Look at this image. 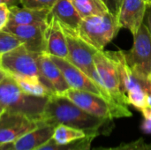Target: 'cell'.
I'll return each mask as SVG.
<instances>
[{"mask_svg":"<svg viewBox=\"0 0 151 150\" xmlns=\"http://www.w3.org/2000/svg\"><path fill=\"white\" fill-rule=\"evenodd\" d=\"M41 121L53 126H68L96 138L99 135H109L114 126L111 119L92 116L65 96L59 95L49 96Z\"/></svg>","mask_w":151,"mask_h":150,"instance_id":"1","label":"cell"},{"mask_svg":"<svg viewBox=\"0 0 151 150\" xmlns=\"http://www.w3.org/2000/svg\"><path fill=\"white\" fill-rule=\"evenodd\" d=\"M48 98L25 93L9 74L0 83V104L8 111L24 115L35 121H41Z\"/></svg>","mask_w":151,"mask_h":150,"instance_id":"2","label":"cell"},{"mask_svg":"<svg viewBox=\"0 0 151 150\" xmlns=\"http://www.w3.org/2000/svg\"><path fill=\"white\" fill-rule=\"evenodd\" d=\"M106 53L118 69L121 90L127 96L128 103L141 111L148 106L147 97L151 94V80L142 78L130 68L126 59V53L123 51H106Z\"/></svg>","mask_w":151,"mask_h":150,"instance_id":"3","label":"cell"},{"mask_svg":"<svg viewBox=\"0 0 151 150\" xmlns=\"http://www.w3.org/2000/svg\"><path fill=\"white\" fill-rule=\"evenodd\" d=\"M120 28L117 15L108 11L83 18L75 32L96 50H104L118 34Z\"/></svg>","mask_w":151,"mask_h":150,"instance_id":"4","label":"cell"},{"mask_svg":"<svg viewBox=\"0 0 151 150\" xmlns=\"http://www.w3.org/2000/svg\"><path fill=\"white\" fill-rule=\"evenodd\" d=\"M88 114L104 119L132 117L127 106L119 104L96 94L69 88L63 95Z\"/></svg>","mask_w":151,"mask_h":150,"instance_id":"5","label":"cell"},{"mask_svg":"<svg viewBox=\"0 0 151 150\" xmlns=\"http://www.w3.org/2000/svg\"><path fill=\"white\" fill-rule=\"evenodd\" d=\"M62 27L65 33L68 47V57L66 59L102 87L94 63V56L98 50L83 41L75 31L64 26Z\"/></svg>","mask_w":151,"mask_h":150,"instance_id":"6","label":"cell"},{"mask_svg":"<svg viewBox=\"0 0 151 150\" xmlns=\"http://www.w3.org/2000/svg\"><path fill=\"white\" fill-rule=\"evenodd\" d=\"M40 54L39 52L29 50L22 44L3 54L0 57V66L11 76L18 75L40 78L38 65Z\"/></svg>","mask_w":151,"mask_h":150,"instance_id":"7","label":"cell"},{"mask_svg":"<svg viewBox=\"0 0 151 150\" xmlns=\"http://www.w3.org/2000/svg\"><path fill=\"white\" fill-rule=\"evenodd\" d=\"M94 63L102 88L115 103L128 106L127 96L121 90L120 79L114 62L107 55L106 51L98 50L94 56Z\"/></svg>","mask_w":151,"mask_h":150,"instance_id":"8","label":"cell"},{"mask_svg":"<svg viewBox=\"0 0 151 150\" xmlns=\"http://www.w3.org/2000/svg\"><path fill=\"white\" fill-rule=\"evenodd\" d=\"M126 59L130 68L139 76L149 79L151 72V34L143 23L134 34V43Z\"/></svg>","mask_w":151,"mask_h":150,"instance_id":"9","label":"cell"},{"mask_svg":"<svg viewBox=\"0 0 151 150\" xmlns=\"http://www.w3.org/2000/svg\"><path fill=\"white\" fill-rule=\"evenodd\" d=\"M50 57L62 72L70 88L90 92L104 97L110 101H113L102 87H100L96 82H95L86 73H84L81 69L76 67L67 59L54 56Z\"/></svg>","mask_w":151,"mask_h":150,"instance_id":"10","label":"cell"},{"mask_svg":"<svg viewBox=\"0 0 151 150\" xmlns=\"http://www.w3.org/2000/svg\"><path fill=\"white\" fill-rule=\"evenodd\" d=\"M40 121L4 110L0 115V144L13 143L27 133L35 129Z\"/></svg>","mask_w":151,"mask_h":150,"instance_id":"11","label":"cell"},{"mask_svg":"<svg viewBox=\"0 0 151 150\" xmlns=\"http://www.w3.org/2000/svg\"><path fill=\"white\" fill-rule=\"evenodd\" d=\"M44 52L50 56L67 58L68 47L65 33L58 20L50 12L46 19L44 31Z\"/></svg>","mask_w":151,"mask_h":150,"instance_id":"12","label":"cell"},{"mask_svg":"<svg viewBox=\"0 0 151 150\" xmlns=\"http://www.w3.org/2000/svg\"><path fill=\"white\" fill-rule=\"evenodd\" d=\"M46 22L34 25H10L3 28L4 30L14 34L19 39L22 44L29 50L35 52H44V31Z\"/></svg>","mask_w":151,"mask_h":150,"instance_id":"13","label":"cell"},{"mask_svg":"<svg viewBox=\"0 0 151 150\" xmlns=\"http://www.w3.org/2000/svg\"><path fill=\"white\" fill-rule=\"evenodd\" d=\"M38 65L42 82L54 95H61L70 88L62 72L53 62L50 55L42 52L39 55Z\"/></svg>","mask_w":151,"mask_h":150,"instance_id":"14","label":"cell"},{"mask_svg":"<svg viewBox=\"0 0 151 150\" xmlns=\"http://www.w3.org/2000/svg\"><path fill=\"white\" fill-rule=\"evenodd\" d=\"M146 9V0H122L117 14L119 27L128 29L134 35L143 24Z\"/></svg>","mask_w":151,"mask_h":150,"instance_id":"15","label":"cell"},{"mask_svg":"<svg viewBox=\"0 0 151 150\" xmlns=\"http://www.w3.org/2000/svg\"><path fill=\"white\" fill-rule=\"evenodd\" d=\"M55 127L56 126L40 121L39 125L35 129L27 133L13 142L15 150L37 149L52 138Z\"/></svg>","mask_w":151,"mask_h":150,"instance_id":"16","label":"cell"},{"mask_svg":"<svg viewBox=\"0 0 151 150\" xmlns=\"http://www.w3.org/2000/svg\"><path fill=\"white\" fill-rule=\"evenodd\" d=\"M50 10H38L26 7H19L17 5L9 6L10 25H34L45 23Z\"/></svg>","mask_w":151,"mask_h":150,"instance_id":"17","label":"cell"},{"mask_svg":"<svg viewBox=\"0 0 151 150\" xmlns=\"http://www.w3.org/2000/svg\"><path fill=\"white\" fill-rule=\"evenodd\" d=\"M50 13L53 15L59 23L73 31H77L82 19L70 0H58Z\"/></svg>","mask_w":151,"mask_h":150,"instance_id":"18","label":"cell"},{"mask_svg":"<svg viewBox=\"0 0 151 150\" xmlns=\"http://www.w3.org/2000/svg\"><path fill=\"white\" fill-rule=\"evenodd\" d=\"M18 86L27 94L37 97H49L54 95L38 77L12 76Z\"/></svg>","mask_w":151,"mask_h":150,"instance_id":"19","label":"cell"},{"mask_svg":"<svg viewBox=\"0 0 151 150\" xmlns=\"http://www.w3.org/2000/svg\"><path fill=\"white\" fill-rule=\"evenodd\" d=\"M88 136L85 132L65 125L55 127L52 139L59 145H68Z\"/></svg>","mask_w":151,"mask_h":150,"instance_id":"20","label":"cell"},{"mask_svg":"<svg viewBox=\"0 0 151 150\" xmlns=\"http://www.w3.org/2000/svg\"><path fill=\"white\" fill-rule=\"evenodd\" d=\"M81 17L86 18L108 12L109 10L102 0H70Z\"/></svg>","mask_w":151,"mask_h":150,"instance_id":"21","label":"cell"},{"mask_svg":"<svg viewBox=\"0 0 151 150\" xmlns=\"http://www.w3.org/2000/svg\"><path fill=\"white\" fill-rule=\"evenodd\" d=\"M94 136H87L86 138L77 141L73 143L68 145H59L52 138L44 143L42 146L35 150H73L77 149H86L91 148V143L95 140Z\"/></svg>","mask_w":151,"mask_h":150,"instance_id":"22","label":"cell"},{"mask_svg":"<svg viewBox=\"0 0 151 150\" xmlns=\"http://www.w3.org/2000/svg\"><path fill=\"white\" fill-rule=\"evenodd\" d=\"M20 45H22L21 41L14 34L4 29L0 30V57Z\"/></svg>","mask_w":151,"mask_h":150,"instance_id":"23","label":"cell"},{"mask_svg":"<svg viewBox=\"0 0 151 150\" xmlns=\"http://www.w3.org/2000/svg\"><path fill=\"white\" fill-rule=\"evenodd\" d=\"M92 150H151V143H147L143 138H139L128 143H121L116 147H98Z\"/></svg>","mask_w":151,"mask_h":150,"instance_id":"24","label":"cell"},{"mask_svg":"<svg viewBox=\"0 0 151 150\" xmlns=\"http://www.w3.org/2000/svg\"><path fill=\"white\" fill-rule=\"evenodd\" d=\"M57 1L58 0H19V3L26 8L50 11Z\"/></svg>","mask_w":151,"mask_h":150,"instance_id":"25","label":"cell"},{"mask_svg":"<svg viewBox=\"0 0 151 150\" xmlns=\"http://www.w3.org/2000/svg\"><path fill=\"white\" fill-rule=\"evenodd\" d=\"M9 19V6L3 3L0 4V30H2L6 24L8 23Z\"/></svg>","mask_w":151,"mask_h":150,"instance_id":"26","label":"cell"},{"mask_svg":"<svg viewBox=\"0 0 151 150\" xmlns=\"http://www.w3.org/2000/svg\"><path fill=\"white\" fill-rule=\"evenodd\" d=\"M106 7L108 8L109 11L113 13L114 15H117L119 10V6L121 4L120 0H102Z\"/></svg>","mask_w":151,"mask_h":150,"instance_id":"27","label":"cell"},{"mask_svg":"<svg viewBox=\"0 0 151 150\" xmlns=\"http://www.w3.org/2000/svg\"><path fill=\"white\" fill-rule=\"evenodd\" d=\"M143 23L148 27L149 31L151 34V4H147V9H146V13H145Z\"/></svg>","mask_w":151,"mask_h":150,"instance_id":"28","label":"cell"},{"mask_svg":"<svg viewBox=\"0 0 151 150\" xmlns=\"http://www.w3.org/2000/svg\"><path fill=\"white\" fill-rule=\"evenodd\" d=\"M142 130L145 133H151V121L150 120H147L144 119L142 126H141Z\"/></svg>","mask_w":151,"mask_h":150,"instance_id":"29","label":"cell"},{"mask_svg":"<svg viewBox=\"0 0 151 150\" xmlns=\"http://www.w3.org/2000/svg\"><path fill=\"white\" fill-rule=\"evenodd\" d=\"M142 116L144 118V119H147V120H150L151 121V106H146L144 109H142Z\"/></svg>","mask_w":151,"mask_h":150,"instance_id":"30","label":"cell"},{"mask_svg":"<svg viewBox=\"0 0 151 150\" xmlns=\"http://www.w3.org/2000/svg\"><path fill=\"white\" fill-rule=\"evenodd\" d=\"M0 150H15L13 143H3L0 144Z\"/></svg>","mask_w":151,"mask_h":150,"instance_id":"31","label":"cell"},{"mask_svg":"<svg viewBox=\"0 0 151 150\" xmlns=\"http://www.w3.org/2000/svg\"><path fill=\"white\" fill-rule=\"evenodd\" d=\"M3 2L6 4L8 6H12V5H16L18 2L19 3V0H3Z\"/></svg>","mask_w":151,"mask_h":150,"instance_id":"32","label":"cell"},{"mask_svg":"<svg viewBox=\"0 0 151 150\" xmlns=\"http://www.w3.org/2000/svg\"><path fill=\"white\" fill-rule=\"evenodd\" d=\"M7 76V72L0 66V83L3 81V80Z\"/></svg>","mask_w":151,"mask_h":150,"instance_id":"33","label":"cell"},{"mask_svg":"<svg viewBox=\"0 0 151 150\" xmlns=\"http://www.w3.org/2000/svg\"><path fill=\"white\" fill-rule=\"evenodd\" d=\"M147 103L149 106H151V94H150L147 97Z\"/></svg>","mask_w":151,"mask_h":150,"instance_id":"34","label":"cell"},{"mask_svg":"<svg viewBox=\"0 0 151 150\" xmlns=\"http://www.w3.org/2000/svg\"><path fill=\"white\" fill-rule=\"evenodd\" d=\"M4 110H5V109H4V107H3V106L0 104V115H1V114H2V113L4 111Z\"/></svg>","mask_w":151,"mask_h":150,"instance_id":"35","label":"cell"},{"mask_svg":"<svg viewBox=\"0 0 151 150\" xmlns=\"http://www.w3.org/2000/svg\"><path fill=\"white\" fill-rule=\"evenodd\" d=\"M73 150H91V148H86V149H77Z\"/></svg>","mask_w":151,"mask_h":150,"instance_id":"36","label":"cell"},{"mask_svg":"<svg viewBox=\"0 0 151 150\" xmlns=\"http://www.w3.org/2000/svg\"><path fill=\"white\" fill-rule=\"evenodd\" d=\"M148 4H151V0H148Z\"/></svg>","mask_w":151,"mask_h":150,"instance_id":"37","label":"cell"},{"mask_svg":"<svg viewBox=\"0 0 151 150\" xmlns=\"http://www.w3.org/2000/svg\"><path fill=\"white\" fill-rule=\"evenodd\" d=\"M4 2H3V0H0V4H3Z\"/></svg>","mask_w":151,"mask_h":150,"instance_id":"38","label":"cell"},{"mask_svg":"<svg viewBox=\"0 0 151 150\" xmlns=\"http://www.w3.org/2000/svg\"><path fill=\"white\" fill-rule=\"evenodd\" d=\"M150 80H151V72H150Z\"/></svg>","mask_w":151,"mask_h":150,"instance_id":"39","label":"cell"},{"mask_svg":"<svg viewBox=\"0 0 151 150\" xmlns=\"http://www.w3.org/2000/svg\"><path fill=\"white\" fill-rule=\"evenodd\" d=\"M146 1H147V4H148V0H146Z\"/></svg>","mask_w":151,"mask_h":150,"instance_id":"40","label":"cell"},{"mask_svg":"<svg viewBox=\"0 0 151 150\" xmlns=\"http://www.w3.org/2000/svg\"><path fill=\"white\" fill-rule=\"evenodd\" d=\"M120 1H121V2H122V0H120Z\"/></svg>","mask_w":151,"mask_h":150,"instance_id":"41","label":"cell"}]
</instances>
